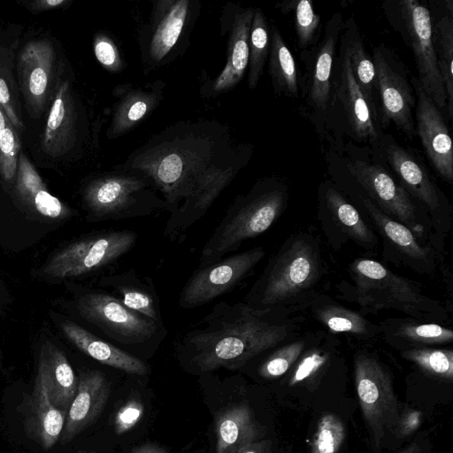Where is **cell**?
<instances>
[{"label": "cell", "mask_w": 453, "mask_h": 453, "mask_svg": "<svg viewBox=\"0 0 453 453\" xmlns=\"http://www.w3.org/2000/svg\"><path fill=\"white\" fill-rule=\"evenodd\" d=\"M247 150L218 123H178L130 155L121 170L142 174L162 193L171 212L165 234L180 240L244 165Z\"/></svg>", "instance_id": "6da1fadb"}, {"label": "cell", "mask_w": 453, "mask_h": 453, "mask_svg": "<svg viewBox=\"0 0 453 453\" xmlns=\"http://www.w3.org/2000/svg\"><path fill=\"white\" fill-rule=\"evenodd\" d=\"M265 312L243 303H219L183 335L180 353L200 372L242 365L287 337V328L265 320Z\"/></svg>", "instance_id": "7a4b0ae2"}, {"label": "cell", "mask_w": 453, "mask_h": 453, "mask_svg": "<svg viewBox=\"0 0 453 453\" xmlns=\"http://www.w3.org/2000/svg\"><path fill=\"white\" fill-rule=\"evenodd\" d=\"M284 203L285 196L279 189H255L237 197L202 249L199 266L221 259L245 240L265 232L280 214Z\"/></svg>", "instance_id": "3957f363"}, {"label": "cell", "mask_w": 453, "mask_h": 453, "mask_svg": "<svg viewBox=\"0 0 453 453\" xmlns=\"http://www.w3.org/2000/svg\"><path fill=\"white\" fill-rule=\"evenodd\" d=\"M350 269L355 300L365 309L394 308L416 318L427 317L425 298L410 280L372 259H357Z\"/></svg>", "instance_id": "277c9868"}, {"label": "cell", "mask_w": 453, "mask_h": 453, "mask_svg": "<svg viewBox=\"0 0 453 453\" xmlns=\"http://www.w3.org/2000/svg\"><path fill=\"white\" fill-rule=\"evenodd\" d=\"M153 188L142 174L120 170L91 180L85 188L84 201L96 219L132 217L146 213L155 203Z\"/></svg>", "instance_id": "5b68a950"}, {"label": "cell", "mask_w": 453, "mask_h": 453, "mask_svg": "<svg viewBox=\"0 0 453 453\" xmlns=\"http://www.w3.org/2000/svg\"><path fill=\"white\" fill-rule=\"evenodd\" d=\"M355 383L363 416L375 446L398 426L399 403L388 371L373 357L355 359Z\"/></svg>", "instance_id": "8992f818"}, {"label": "cell", "mask_w": 453, "mask_h": 453, "mask_svg": "<svg viewBox=\"0 0 453 453\" xmlns=\"http://www.w3.org/2000/svg\"><path fill=\"white\" fill-rule=\"evenodd\" d=\"M318 263L312 247L296 239L280 251L250 295L252 303L262 306L279 303L311 284Z\"/></svg>", "instance_id": "52a82bcc"}, {"label": "cell", "mask_w": 453, "mask_h": 453, "mask_svg": "<svg viewBox=\"0 0 453 453\" xmlns=\"http://www.w3.org/2000/svg\"><path fill=\"white\" fill-rule=\"evenodd\" d=\"M136 239L132 231H108L74 242L55 254L43 273L58 279L90 273L126 254Z\"/></svg>", "instance_id": "ba28073f"}, {"label": "cell", "mask_w": 453, "mask_h": 453, "mask_svg": "<svg viewBox=\"0 0 453 453\" xmlns=\"http://www.w3.org/2000/svg\"><path fill=\"white\" fill-rule=\"evenodd\" d=\"M404 35L413 52L418 81L435 105L446 111V96L434 43V26L429 10L417 0L399 2Z\"/></svg>", "instance_id": "9c48e42d"}, {"label": "cell", "mask_w": 453, "mask_h": 453, "mask_svg": "<svg viewBox=\"0 0 453 453\" xmlns=\"http://www.w3.org/2000/svg\"><path fill=\"white\" fill-rule=\"evenodd\" d=\"M264 256L263 248L256 247L199 266L180 292V306L198 307L224 295L242 281Z\"/></svg>", "instance_id": "30bf717a"}, {"label": "cell", "mask_w": 453, "mask_h": 453, "mask_svg": "<svg viewBox=\"0 0 453 453\" xmlns=\"http://www.w3.org/2000/svg\"><path fill=\"white\" fill-rule=\"evenodd\" d=\"M81 316L124 344L140 343L151 338L158 323L126 307L117 297L90 292L78 301Z\"/></svg>", "instance_id": "8fae6325"}, {"label": "cell", "mask_w": 453, "mask_h": 453, "mask_svg": "<svg viewBox=\"0 0 453 453\" xmlns=\"http://www.w3.org/2000/svg\"><path fill=\"white\" fill-rule=\"evenodd\" d=\"M372 62L382 123L385 126L393 123L412 139L415 134L412 109L416 100L403 71L383 46L373 49Z\"/></svg>", "instance_id": "7c38bea8"}, {"label": "cell", "mask_w": 453, "mask_h": 453, "mask_svg": "<svg viewBox=\"0 0 453 453\" xmlns=\"http://www.w3.org/2000/svg\"><path fill=\"white\" fill-rule=\"evenodd\" d=\"M415 92L416 129L426 154L440 176L453 181V149L448 127L440 109L426 95L418 79H412Z\"/></svg>", "instance_id": "4fadbf2b"}, {"label": "cell", "mask_w": 453, "mask_h": 453, "mask_svg": "<svg viewBox=\"0 0 453 453\" xmlns=\"http://www.w3.org/2000/svg\"><path fill=\"white\" fill-rule=\"evenodd\" d=\"M54 61V48L48 40L31 41L19 54L17 71L19 89L34 117L41 114L50 96Z\"/></svg>", "instance_id": "5bb4252c"}, {"label": "cell", "mask_w": 453, "mask_h": 453, "mask_svg": "<svg viewBox=\"0 0 453 453\" xmlns=\"http://www.w3.org/2000/svg\"><path fill=\"white\" fill-rule=\"evenodd\" d=\"M348 168L384 213L395 217L403 225L415 224V206L407 191L382 167L354 161L349 164Z\"/></svg>", "instance_id": "9a60e30c"}, {"label": "cell", "mask_w": 453, "mask_h": 453, "mask_svg": "<svg viewBox=\"0 0 453 453\" xmlns=\"http://www.w3.org/2000/svg\"><path fill=\"white\" fill-rule=\"evenodd\" d=\"M227 14L226 63L219 76L209 85L208 95L218 96L234 88L249 65V41L254 9L233 7Z\"/></svg>", "instance_id": "2e32d148"}, {"label": "cell", "mask_w": 453, "mask_h": 453, "mask_svg": "<svg viewBox=\"0 0 453 453\" xmlns=\"http://www.w3.org/2000/svg\"><path fill=\"white\" fill-rule=\"evenodd\" d=\"M152 21L145 35V61L160 64L173 50L190 16L189 0H166L157 3Z\"/></svg>", "instance_id": "e0dca14e"}, {"label": "cell", "mask_w": 453, "mask_h": 453, "mask_svg": "<svg viewBox=\"0 0 453 453\" xmlns=\"http://www.w3.org/2000/svg\"><path fill=\"white\" fill-rule=\"evenodd\" d=\"M109 382L97 370L82 372L77 393L69 407L61 435V444L71 441L101 413L109 395Z\"/></svg>", "instance_id": "ac0fdd59"}, {"label": "cell", "mask_w": 453, "mask_h": 453, "mask_svg": "<svg viewBox=\"0 0 453 453\" xmlns=\"http://www.w3.org/2000/svg\"><path fill=\"white\" fill-rule=\"evenodd\" d=\"M20 405L27 435L44 449H51L62 434L67 412L50 403L40 374L32 393Z\"/></svg>", "instance_id": "d6986e66"}, {"label": "cell", "mask_w": 453, "mask_h": 453, "mask_svg": "<svg viewBox=\"0 0 453 453\" xmlns=\"http://www.w3.org/2000/svg\"><path fill=\"white\" fill-rule=\"evenodd\" d=\"M76 113L71 88L67 81L58 87L42 138V150L57 157L67 153L74 145Z\"/></svg>", "instance_id": "ffe728a7"}, {"label": "cell", "mask_w": 453, "mask_h": 453, "mask_svg": "<svg viewBox=\"0 0 453 453\" xmlns=\"http://www.w3.org/2000/svg\"><path fill=\"white\" fill-rule=\"evenodd\" d=\"M37 373L44 382L50 403L67 412L77 393L78 379L65 353L53 343H45L40 351Z\"/></svg>", "instance_id": "44dd1931"}, {"label": "cell", "mask_w": 453, "mask_h": 453, "mask_svg": "<svg viewBox=\"0 0 453 453\" xmlns=\"http://www.w3.org/2000/svg\"><path fill=\"white\" fill-rule=\"evenodd\" d=\"M341 25L342 16L336 13L327 24L311 65L306 95L308 104L317 111H325L330 100L332 67Z\"/></svg>", "instance_id": "7402d4cb"}, {"label": "cell", "mask_w": 453, "mask_h": 453, "mask_svg": "<svg viewBox=\"0 0 453 453\" xmlns=\"http://www.w3.org/2000/svg\"><path fill=\"white\" fill-rule=\"evenodd\" d=\"M60 326L65 336L79 349L96 361L129 373H147V366L139 358L97 338L77 324L64 321Z\"/></svg>", "instance_id": "603a6c76"}, {"label": "cell", "mask_w": 453, "mask_h": 453, "mask_svg": "<svg viewBox=\"0 0 453 453\" xmlns=\"http://www.w3.org/2000/svg\"><path fill=\"white\" fill-rule=\"evenodd\" d=\"M339 96L343 104L349 124L355 134L365 141H374L378 132L370 107L357 86L350 66L349 58L343 48L338 86Z\"/></svg>", "instance_id": "cb8c5ba5"}, {"label": "cell", "mask_w": 453, "mask_h": 453, "mask_svg": "<svg viewBox=\"0 0 453 453\" xmlns=\"http://www.w3.org/2000/svg\"><path fill=\"white\" fill-rule=\"evenodd\" d=\"M16 192L23 202L43 217L58 219L71 215L70 209L47 189L42 179L25 154L20 153Z\"/></svg>", "instance_id": "d4e9b609"}, {"label": "cell", "mask_w": 453, "mask_h": 453, "mask_svg": "<svg viewBox=\"0 0 453 453\" xmlns=\"http://www.w3.org/2000/svg\"><path fill=\"white\" fill-rule=\"evenodd\" d=\"M386 155L392 169L401 179L405 188L423 202L430 211H437L440 203L434 186L414 157L397 144L388 146Z\"/></svg>", "instance_id": "484cf974"}, {"label": "cell", "mask_w": 453, "mask_h": 453, "mask_svg": "<svg viewBox=\"0 0 453 453\" xmlns=\"http://www.w3.org/2000/svg\"><path fill=\"white\" fill-rule=\"evenodd\" d=\"M216 453H237L255 442L258 428L245 405H237L223 412L216 424Z\"/></svg>", "instance_id": "4316f807"}, {"label": "cell", "mask_w": 453, "mask_h": 453, "mask_svg": "<svg viewBox=\"0 0 453 453\" xmlns=\"http://www.w3.org/2000/svg\"><path fill=\"white\" fill-rule=\"evenodd\" d=\"M268 72L275 93L288 97H298L297 67L292 53L276 27L270 34Z\"/></svg>", "instance_id": "83f0119b"}, {"label": "cell", "mask_w": 453, "mask_h": 453, "mask_svg": "<svg viewBox=\"0 0 453 453\" xmlns=\"http://www.w3.org/2000/svg\"><path fill=\"white\" fill-rule=\"evenodd\" d=\"M344 49L350 62L354 79L366 100L374 119H377L375 68L372 60L367 55L362 39L355 23L349 20V31L345 35Z\"/></svg>", "instance_id": "f1b7e54d"}, {"label": "cell", "mask_w": 453, "mask_h": 453, "mask_svg": "<svg viewBox=\"0 0 453 453\" xmlns=\"http://www.w3.org/2000/svg\"><path fill=\"white\" fill-rule=\"evenodd\" d=\"M158 98L159 89L144 91L137 88L128 92L116 106L110 134L114 137L131 129L156 107Z\"/></svg>", "instance_id": "f546056e"}, {"label": "cell", "mask_w": 453, "mask_h": 453, "mask_svg": "<svg viewBox=\"0 0 453 453\" xmlns=\"http://www.w3.org/2000/svg\"><path fill=\"white\" fill-rule=\"evenodd\" d=\"M111 286L119 300L127 308L154 320L161 322L158 302L152 288L136 280L130 273L113 276Z\"/></svg>", "instance_id": "4dcf8cb0"}, {"label": "cell", "mask_w": 453, "mask_h": 453, "mask_svg": "<svg viewBox=\"0 0 453 453\" xmlns=\"http://www.w3.org/2000/svg\"><path fill=\"white\" fill-rule=\"evenodd\" d=\"M434 43L439 72L446 96V111L453 113V19L452 15L443 16L434 27Z\"/></svg>", "instance_id": "1f68e13d"}, {"label": "cell", "mask_w": 453, "mask_h": 453, "mask_svg": "<svg viewBox=\"0 0 453 453\" xmlns=\"http://www.w3.org/2000/svg\"><path fill=\"white\" fill-rule=\"evenodd\" d=\"M363 203L376 226L404 254L419 259L427 257L428 250L418 243L412 232L405 225L394 220L370 199H364Z\"/></svg>", "instance_id": "d6a6232c"}, {"label": "cell", "mask_w": 453, "mask_h": 453, "mask_svg": "<svg viewBox=\"0 0 453 453\" xmlns=\"http://www.w3.org/2000/svg\"><path fill=\"white\" fill-rule=\"evenodd\" d=\"M270 34L266 19L260 9H254L249 41L248 85L254 88L263 73L269 54Z\"/></svg>", "instance_id": "836d02e7"}, {"label": "cell", "mask_w": 453, "mask_h": 453, "mask_svg": "<svg viewBox=\"0 0 453 453\" xmlns=\"http://www.w3.org/2000/svg\"><path fill=\"white\" fill-rule=\"evenodd\" d=\"M326 197L328 208L351 237L365 244L375 242L372 232L364 222L357 209L349 203L341 194L334 188H329Z\"/></svg>", "instance_id": "e575fe53"}, {"label": "cell", "mask_w": 453, "mask_h": 453, "mask_svg": "<svg viewBox=\"0 0 453 453\" xmlns=\"http://www.w3.org/2000/svg\"><path fill=\"white\" fill-rule=\"evenodd\" d=\"M13 55L5 48L0 47V104L8 119L17 130L24 129L19 115V93L13 73Z\"/></svg>", "instance_id": "d590c367"}, {"label": "cell", "mask_w": 453, "mask_h": 453, "mask_svg": "<svg viewBox=\"0 0 453 453\" xmlns=\"http://www.w3.org/2000/svg\"><path fill=\"white\" fill-rule=\"evenodd\" d=\"M403 357L430 375L449 380L453 378V352L449 349L417 348L404 351Z\"/></svg>", "instance_id": "8d00e7d4"}, {"label": "cell", "mask_w": 453, "mask_h": 453, "mask_svg": "<svg viewBox=\"0 0 453 453\" xmlns=\"http://www.w3.org/2000/svg\"><path fill=\"white\" fill-rule=\"evenodd\" d=\"M317 314L319 319L334 333L367 335L371 332L361 315L341 306H325L319 309Z\"/></svg>", "instance_id": "74e56055"}, {"label": "cell", "mask_w": 453, "mask_h": 453, "mask_svg": "<svg viewBox=\"0 0 453 453\" xmlns=\"http://www.w3.org/2000/svg\"><path fill=\"white\" fill-rule=\"evenodd\" d=\"M345 435L344 424L336 415H324L318 423L311 453H337Z\"/></svg>", "instance_id": "f35d334b"}, {"label": "cell", "mask_w": 453, "mask_h": 453, "mask_svg": "<svg viewBox=\"0 0 453 453\" xmlns=\"http://www.w3.org/2000/svg\"><path fill=\"white\" fill-rule=\"evenodd\" d=\"M295 26L297 44L301 50L314 44L320 27V16L318 15L309 0L294 2Z\"/></svg>", "instance_id": "ab89813d"}, {"label": "cell", "mask_w": 453, "mask_h": 453, "mask_svg": "<svg viewBox=\"0 0 453 453\" xmlns=\"http://www.w3.org/2000/svg\"><path fill=\"white\" fill-rule=\"evenodd\" d=\"M21 142L11 121L0 133V176L12 182L17 176Z\"/></svg>", "instance_id": "60d3db41"}, {"label": "cell", "mask_w": 453, "mask_h": 453, "mask_svg": "<svg viewBox=\"0 0 453 453\" xmlns=\"http://www.w3.org/2000/svg\"><path fill=\"white\" fill-rule=\"evenodd\" d=\"M395 334L405 340L420 344H442L453 340V332L437 324L402 325L395 330Z\"/></svg>", "instance_id": "b9f144b4"}, {"label": "cell", "mask_w": 453, "mask_h": 453, "mask_svg": "<svg viewBox=\"0 0 453 453\" xmlns=\"http://www.w3.org/2000/svg\"><path fill=\"white\" fill-rule=\"evenodd\" d=\"M301 342L288 344L273 352L260 366L259 374L264 378H276L284 374L303 349Z\"/></svg>", "instance_id": "7bdbcfd3"}, {"label": "cell", "mask_w": 453, "mask_h": 453, "mask_svg": "<svg viewBox=\"0 0 453 453\" xmlns=\"http://www.w3.org/2000/svg\"><path fill=\"white\" fill-rule=\"evenodd\" d=\"M94 53L98 62L109 71H119L122 63L115 43L105 35H98L94 42Z\"/></svg>", "instance_id": "ee69618b"}, {"label": "cell", "mask_w": 453, "mask_h": 453, "mask_svg": "<svg viewBox=\"0 0 453 453\" xmlns=\"http://www.w3.org/2000/svg\"><path fill=\"white\" fill-rule=\"evenodd\" d=\"M143 407L136 400L126 403L117 412L114 419L115 429L119 434L130 430L141 418Z\"/></svg>", "instance_id": "f6af8a7d"}, {"label": "cell", "mask_w": 453, "mask_h": 453, "mask_svg": "<svg viewBox=\"0 0 453 453\" xmlns=\"http://www.w3.org/2000/svg\"><path fill=\"white\" fill-rule=\"evenodd\" d=\"M326 359V356L319 351H312L307 354L298 364L289 380V384L295 385L310 378L323 366Z\"/></svg>", "instance_id": "bcb514c9"}, {"label": "cell", "mask_w": 453, "mask_h": 453, "mask_svg": "<svg viewBox=\"0 0 453 453\" xmlns=\"http://www.w3.org/2000/svg\"><path fill=\"white\" fill-rule=\"evenodd\" d=\"M67 0H37L28 4V8L35 12L49 11L63 7Z\"/></svg>", "instance_id": "7dc6e473"}, {"label": "cell", "mask_w": 453, "mask_h": 453, "mask_svg": "<svg viewBox=\"0 0 453 453\" xmlns=\"http://www.w3.org/2000/svg\"><path fill=\"white\" fill-rule=\"evenodd\" d=\"M405 418V421H400L398 425L402 423L403 425L402 427V431L410 433L411 429L416 428L418 426L419 420L418 412H410Z\"/></svg>", "instance_id": "c3c4849f"}, {"label": "cell", "mask_w": 453, "mask_h": 453, "mask_svg": "<svg viewBox=\"0 0 453 453\" xmlns=\"http://www.w3.org/2000/svg\"><path fill=\"white\" fill-rule=\"evenodd\" d=\"M264 441L252 442L242 448L237 453H268Z\"/></svg>", "instance_id": "681fc988"}, {"label": "cell", "mask_w": 453, "mask_h": 453, "mask_svg": "<svg viewBox=\"0 0 453 453\" xmlns=\"http://www.w3.org/2000/svg\"><path fill=\"white\" fill-rule=\"evenodd\" d=\"M133 453H167L164 449L159 446L150 444L143 445L135 449Z\"/></svg>", "instance_id": "f907efd6"}, {"label": "cell", "mask_w": 453, "mask_h": 453, "mask_svg": "<svg viewBox=\"0 0 453 453\" xmlns=\"http://www.w3.org/2000/svg\"><path fill=\"white\" fill-rule=\"evenodd\" d=\"M397 453H425L418 442H412Z\"/></svg>", "instance_id": "816d5d0a"}, {"label": "cell", "mask_w": 453, "mask_h": 453, "mask_svg": "<svg viewBox=\"0 0 453 453\" xmlns=\"http://www.w3.org/2000/svg\"><path fill=\"white\" fill-rule=\"evenodd\" d=\"M10 119L0 104V133L5 128Z\"/></svg>", "instance_id": "f5cc1de1"}]
</instances>
